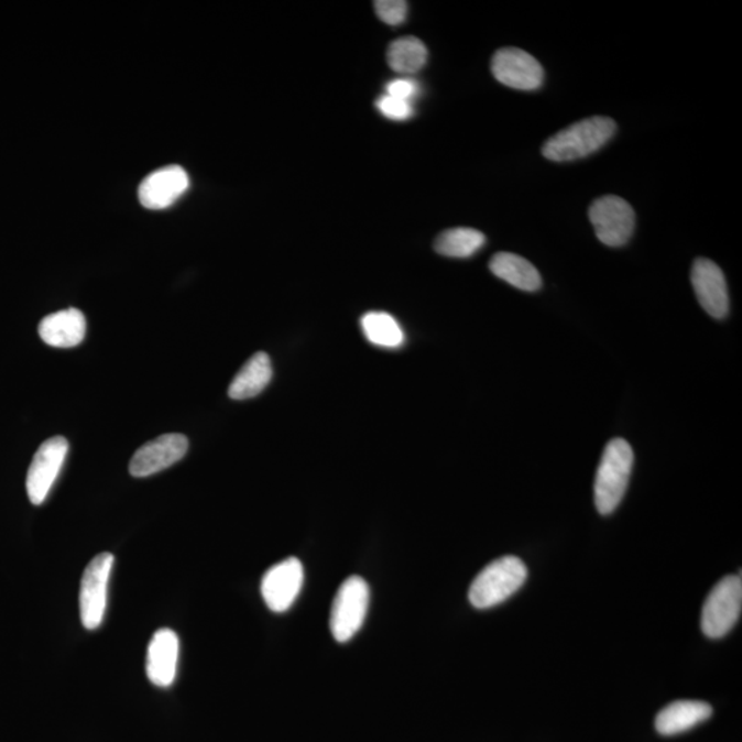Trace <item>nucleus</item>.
<instances>
[{
  "label": "nucleus",
  "mask_w": 742,
  "mask_h": 742,
  "mask_svg": "<svg viewBox=\"0 0 742 742\" xmlns=\"http://www.w3.org/2000/svg\"><path fill=\"white\" fill-rule=\"evenodd\" d=\"M614 132L616 123L611 118L591 116L549 138L542 153L550 162H575L600 151L612 140Z\"/></svg>",
  "instance_id": "nucleus-1"
},
{
  "label": "nucleus",
  "mask_w": 742,
  "mask_h": 742,
  "mask_svg": "<svg viewBox=\"0 0 742 742\" xmlns=\"http://www.w3.org/2000/svg\"><path fill=\"white\" fill-rule=\"evenodd\" d=\"M634 465L633 448L624 439H613L603 450L594 483L597 511L607 516L616 511L629 487Z\"/></svg>",
  "instance_id": "nucleus-2"
},
{
  "label": "nucleus",
  "mask_w": 742,
  "mask_h": 742,
  "mask_svg": "<svg viewBox=\"0 0 742 742\" xmlns=\"http://www.w3.org/2000/svg\"><path fill=\"white\" fill-rule=\"evenodd\" d=\"M527 576L522 559L513 556L498 558L476 576L469 589V601L478 609L500 605L525 583Z\"/></svg>",
  "instance_id": "nucleus-3"
},
{
  "label": "nucleus",
  "mask_w": 742,
  "mask_h": 742,
  "mask_svg": "<svg viewBox=\"0 0 742 742\" xmlns=\"http://www.w3.org/2000/svg\"><path fill=\"white\" fill-rule=\"evenodd\" d=\"M369 602V585L361 576H351L340 586L330 612V630L336 641H350L361 630Z\"/></svg>",
  "instance_id": "nucleus-4"
},
{
  "label": "nucleus",
  "mask_w": 742,
  "mask_h": 742,
  "mask_svg": "<svg viewBox=\"0 0 742 742\" xmlns=\"http://www.w3.org/2000/svg\"><path fill=\"white\" fill-rule=\"evenodd\" d=\"M741 608V576H728L713 587L707 598L702 608V631L710 639H722L739 622Z\"/></svg>",
  "instance_id": "nucleus-5"
},
{
  "label": "nucleus",
  "mask_w": 742,
  "mask_h": 742,
  "mask_svg": "<svg viewBox=\"0 0 742 742\" xmlns=\"http://www.w3.org/2000/svg\"><path fill=\"white\" fill-rule=\"evenodd\" d=\"M113 564V555L101 553L91 559L83 574L79 607L81 623L87 630H97L103 622Z\"/></svg>",
  "instance_id": "nucleus-6"
},
{
  "label": "nucleus",
  "mask_w": 742,
  "mask_h": 742,
  "mask_svg": "<svg viewBox=\"0 0 742 742\" xmlns=\"http://www.w3.org/2000/svg\"><path fill=\"white\" fill-rule=\"evenodd\" d=\"M589 218L594 227L598 240L603 245L619 248L633 237L635 212L625 199L618 196H603L596 199L589 209Z\"/></svg>",
  "instance_id": "nucleus-7"
},
{
  "label": "nucleus",
  "mask_w": 742,
  "mask_h": 742,
  "mask_svg": "<svg viewBox=\"0 0 742 742\" xmlns=\"http://www.w3.org/2000/svg\"><path fill=\"white\" fill-rule=\"evenodd\" d=\"M68 451V440L63 436L52 437L39 447L26 474V492L33 505H42L46 501Z\"/></svg>",
  "instance_id": "nucleus-8"
},
{
  "label": "nucleus",
  "mask_w": 742,
  "mask_h": 742,
  "mask_svg": "<svg viewBox=\"0 0 742 742\" xmlns=\"http://www.w3.org/2000/svg\"><path fill=\"white\" fill-rule=\"evenodd\" d=\"M492 75L514 90L534 91L544 85L545 70L539 61L522 48L498 50L491 63Z\"/></svg>",
  "instance_id": "nucleus-9"
},
{
  "label": "nucleus",
  "mask_w": 742,
  "mask_h": 742,
  "mask_svg": "<svg viewBox=\"0 0 742 742\" xmlns=\"http://www.w3.org/2000/svg\"><path fill=\"white\" fill-rule=\"evenodd\" d=\"M304 569L297 558L284 559L271 567L263 576L262 596L265 605L275 613H284L301 594Z\"/></svg>",
  "instance_id": "nucleus-10"
},
{
  "label": "nucleus",
  "mask_w": 742,
  "mask_h": 742,
  "mask_svg": "<svg viewBox=\"0 0 742 742\" xmlns=\"http://www.w3.org/2000/svg\"><path fill=\"white\" fill-rule=\"evenodd\" d=\"M188 440L185 435L167 434L143 445L130 462L134 478H148L173 467L186 456Z\"/></svg>",
  "instance_id": "nucleus-11"
},
{
  "label": "nucleus",
  "mask_w": 742,
  "mask_h": 742,
  "mask_svg": "<svg viewBox=\"0 0 742 742\" xmlns=\"http://www.w3.org/2000/svg\"><path fill=\"white\" fill-rule=\"evenodd\" d=\"M691 285L700 306L711 317L723 319L729 314V292L727 279L718 264L708 259H697L691 269Z\"/></svg>",
  "instance_id": "nucleus-12"
},
{
  "label": "nucleus",
  "mask_w": 742,
  "mask_h": 742,
  "mask_svg": "<svg viewBox=\"0 0 742 742\" xmlns=\"http://www.w3.org/2000/svg\"><path fill=\"white\" fill-rule=\"evenodd\" d=\"M179 639L174 630L162 629L152 636L148 646L146 675L159 688H170L178 673Z\"/></svg>",
  "instance_id": "nucleus-13"
},
{
  "label": "nucleus",
  "mask_w": 742,
  "mask_h": 742,
  "mask_svg": "<svg viewBox=\"0 0 742 742\" xmlns=\"http://www.w3.org/2000/svg\"><path fill=\"white\" fill-rule=\"evenodd\" d=\"M190 179L179 165H170L154 171L143 179L140 186V199L148 209H165L171 207L184 194Z\"/></svg>",
  "instance_id": "nucleus-14"
},
{
  "label": "nucleus",
  "mask_w": 742,
  "mask_h": 742,
  "mask_svg": "<svg viewBox=\"0 0 742 742\" xmlns=\"http://www.w3.org/2000/svg\"><path fill=\"white\" fill-rule=\"evenodd\" d=\"M86 328L85 314L77 308H68L44 317L37 330L47 346L72 348L85 340Z\"/></svg>",
  "instance_id": "nucleus-15"
},
{
  "label": "nucleus",
  "mask_w": 742,
  "mask_h": 742,
  "mask_svg": "<svg viewBox=\"0 0 742 742\" xmlns=\"http://www.w3.org/2000/svg\"><path fill=\"white\" fill-rule=\"evenodd\" d=\"M712 707L702 701H675L658 712L656 730L662 735H675L694 729L712 717Z\"/></svg>",
  "instance_id": "nucleus-16"
},
{
  "label": "nucleus",
  "mask_w": 742,
  "mask_h": 742,
  "mask_svg": "<svg viewBox=\"0 0 742 742\" xmlns=\"http://www.w3.org/2000/svg\"><path fill=\"white\" fill-rule=\"evenodd\" d=\"M491 273L524 292H536L542 287V276L533 263L519 254L500 252L492 257Z\"/></svg>",
  "instance_id": "nucleus-17"
},
{
  "label": "nucleus",
  "mask_w": 742,
  "mask_h": 742,
  "mask_svg": "<svg viewBox=\"0 0 742 742\" xmlns=\"http://www.w3.org/2000/svg\"><path fill=\"white\" fill-rule=\"evenodd\" d=\"M271 379L273 367L270 357L264 352L254 353L231 381L229 396L234 401L258 396L270 384Z\"/></svg>",
  "instance_id": "nucleus-18"
},
{
  "label": "nucleus",
  "mask_w": 742,
  "mask_h": 742,
  "mask_svg": "<svg viewBox=\"0 0 742 742\" xmlns=\"http://www.w3.org/2000/svg\"><path fill=\"white\" fill-rule=\"evenodd\" d=\"M485 245L483 232L469 227H457L443 231L435 241V251L441 257L467 259Z\"/></svg>",
  "instance_id": "nucleus-19"
},
{
  "label": "nucleus",
  "mask_w": 742,
  "mask_h": 742,
  "mask_svg": "<svg viewBox=\"0 0 742 742\" xmlns=\"http://www.w3.org/2000/svg\"><path fill=\"white\" fill-rule=\"evenodd\" d=\"M386 59L393 70L412 75L424 68L428 48L418 37H399L388 47Z\"/></svg>",
  "instance_id": "nucleus-20"
},
{
  "label": "nucleus",
  "mask_w": 742,
  "mask_h": 742,
  "mask_svg": "<svg viewBox=\"0 0 742 742\" xmlns=\"http://www.w3.org/2000/svg\"><path fill=\"white\" fill-rule=\"evenodd\" d=\"M361 325L363 335L367 336L371 345L382 348H399L403 346V330L392 315L371 312L363 315Z\"/></svg>",
  "instance_id": "nucleus-21"
},
{
  "label": "nucleus",
  "mask_w": 742,
  "mask_h": 742,
  "mask_svg": "<svg viewBox=\"0 0 742 742\" xmlns=\"http://www.w3.org/2000/svg\"><path fill=\"white\" fill-rule=\"evenodd\" d=\"M377 15L388 25H401L407 17V2L403 0H379L374 2Z\"/></svg>",
  "instance_id": "nucleus-22"
},
{
  "label": "nucleus",
  "mask_w": 742,
  "mask_h": 742,
  "mask_svg": "<svg viewBox=\"0 0 742 742\" xmlns=\"http://www.w3.org/2000/svg\"><path fill=\"white\" fill-rule=\"evenodd\" d=\"M377 109L386 119L403 121L412 118L414 108L412 102L402 101V99L390 96H382L375 103Z\"/></svg>",
  "instance_id": "nucleus-23"
},
{
  "label": "nucleus",
  "mask_w": 742,
  "mask_h": 742,
  "mask_svg": "<svg viewBox=\"0 0 742 742\" xmlns=\"http://www.w3.org/2000/svg\"><path fill=\"white\" fill-rule=\"evenodd\" d=\"M418 92L417 81L410 79H395L388 83L386 86V96L402 99V101L412 102L418 96Z\"/></svg>",
  "instance_id": "nucleus-24"
}]
</instances>
